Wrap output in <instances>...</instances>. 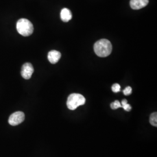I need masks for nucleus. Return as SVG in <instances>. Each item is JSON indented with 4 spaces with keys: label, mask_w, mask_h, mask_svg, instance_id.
<instances>
[{
    "label": "nucleus",
    "mask_w": 157,
    "mask_h": 157,
    "mask_svg": "<svg viewBox=\"0 0 157 157\" xmlns=\"http://www.w3.org/2000/svg\"><path fill=\"white\" fill-rule=\"evenodd\" d=\"M121 104L122 108H123L126 111H130L132 109V107L130 104H128V101L126 99L123 100Z\"/></svg>",
    "instance_id": "nucleus-10"
},
{
    "label": "nucleus",
    "mask_w": 157,
    "mask_h": 157,
    "mask_svg": "<svg viewBox=\"0 0 157 157\" xmlns=\"http://www.w3.org/2000/svg\"><path fill=\"white\" fill-rule=\"evenodd\" d=\"M123 92H124V94L125 95H130L132 93V89L130 86H128L124 89V90Z\"/></svg>",
    "instance_id": "nucleus-13"
},
{
    "label": "nucleus",
    "mask_w": 157,
    "mask_h": 157,
    "mask_svg": "<svg viewBox=\"0 0 157 157\" xmlns=\"http://www.w3.org/2000/svg\"><path fill=\"white\" fill-rule=\"evenodd\" d=\"M17 31L23 36H29L33 33V25L32 22L26 19H21L17 23Z\"/></svg>",
    "instance_id": "nucleus-2"
},
{
    "label": "nucleus",
    "mask_w": 157,
    "mask_h": 157,
    "mask_svg": "<svg viewBox=\"0 0 157 157\" xmlns=\"http://www.w3.org/2000/svg\"><path fill=\"white\" fill-rule=\"evenodd\" d=\"M148 4V0H130V6L133 10H140Z\"/></svg>",
    "instance_id": "nucleus-6"
},
{
    "label": "nucleus",
    "mask_w": 157,
    "mask_h": 157,
    "mask_svg": "<svg viewBox=\"0 0 157 157\" xmlns=\"http://www.w3.org/2000/svg\"><path fill=\"white\" fill-rule=\"evenodd\" d=\"M72 18V15L71 11L67 8H63L61 12V19L63 22H67Z\"/></svg>",
    "instance_id": "nucleus-8"
},
{
    "label": "nucleus",
    "mask_w": 157,
    "mask_h": 157,
    "mask_svg": "<svg viewBox=\"0 0 157 157\" xmlns=\"http://www.w3.org/2000/svg\"><path fill=\"white\" fill-rule=\"evenodd\" d=\"M33 72V67L30 63L28 62L23 65L21 70V75L23 78L28 80L31 78Z\"/></svg>",
    "instance_id": "nucleus-5"
},
{
    "label": "nucleus",
    "mask_w": 157,
    "mask_h": 157,
    "mask_svg": "<svg viewBox=\"0 0 157 157\" xmlns=\"http://www.w3.org/2000/svg\"><path fill=\"white\" fill-rule=\"evenodd\" d=\"M61 57V54L56 50H52L48 54V59L52 64H55L60 59Z\"/></svg>",
    "instance_id": "nucleus-7"
},
{
    "label": "nucleus",
    "mask_w": 157,
    "mask_h": 157,
    "mask_svg": "<svg viewBox=\"0 0 157 157\" xmlns=\"http://www.w3.org/2000/svg\"><path fill=\"white\" fill-rule=\"evenodd\" d=\"M150 123L152 126L157 127V113L154 112L150 117Z\"/></svg>",
    "instance_id": "nucleus-9"
},
{
    "label": "nucleus",
    "mask_w": 157,
    "mask_h": 157,
    "mask_svg": "<svg viewBox=\"0 0 157 157\" xmlns=\"http://www.w3.org/2000/svg\"><path fill=\"white\" fill-rule=\"evenodd\" d=\"M112 90L114 93H118L121 90V86L118 83H115L112 86Z\"/></svg>",
    "instance_id": "nucleus-12"
},
{
    "label": "nucleus",
    "mask_w": 157,
    "mask_h": 157,
    "mask_svg": "<svg viewBox=\"0 0 157 157\" xmlns=\"http://www.w3.org/2000/svg\"><path fill=\"white\" fill-rule=\"evenodd\" d=\"M94 50L97 56L102 58L107 57L112 52V44L108 40H100L94 44Z\"/></svg>",
    "instance_id": "nucleus-1"
},
{
    "label": "nucleus",
    "mask_w": 157,
    "mask_h": 157,
    "mask_svg": "<svg viewBox=\"0 0 157 157\" xmlns=\"http://www.w3.org/2000/svg\"><path fill=\"white\" fill-rule=\"evenodd\" d=\"M111 108H112V109H117L119 108H122L121 104L119 101L116 100L111 104Z\"/></svg>",
    "instance_id": "nucleus-11"
},
{
    "label": "nucleus",
    "mask_w": 157,
    "mask_h": 157,
    "mask_svg": "<svg viewBox=\"0 0 157 157\" xmlns=\"http://www.w3.org/2000/svg\"><path fill=\"white\" fill-rule=\"evenodd\" d=\"M25 113L21 111H17L11 115L8 119V123L12 126H17L22 123L25 120Z\"/></svg>",
    "instance_id": "nucleus-4"
},
{
    "label": "nucleus",
    "mask_w": 157,
    "mask_h": 157,
    "mask_svg": "<svg viewBox=\"0 0 157 157\" xmlns=\"http://www.w3.org/2000/svg\"><path fill=\"white\" fill-rule=\"evenodd\" d=\"M86 99L83 95L77 93H73L69 95L67 105L70 110H75L79 106L84 105Z\"/></svg>",
    "instance_id": "nucleus-3"
}]
</instances>
